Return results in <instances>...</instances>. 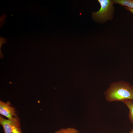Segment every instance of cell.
Wrapping results in <instances>:
<instances>
[{"label": "cell", "mask_w": 133, "mask_h": 133, "mask_svg": "<svg viewBox=\"0 0 133 133\" xmlns=\"http://www.w3.org/2000/svg\"><path fill=\"white\" fill-rule=\"evenodd\" d=\"M9 102H4L0 101V114L6 117L8 119H11L14 117H17L16 113L15 108L10 106Z\"/></svg>", "instance_id": "cell-4"}, {"label": "cell", "mask_w": 133, "mask_h": 133, "mask_svg": "<svg viewBox=\"0 0 133 133\" xmlns=\"http://www.w3.org/2000/svg\"><path fill=\"white\" fill-rule=\"evenodd\" d=\"M12 133H22L20 127L14 128L12 131Z\"/></svg>", "instance_id": "cell-8"}, {"label": "cell", "mask_w": 133, "mask_h": 133, "mask_svg": "<svg viewBox=\"0 0 133 133\" xmlns=\"http://www.w3.org/2000/svg\"><path fill=\"white\" fill-rule=\"evenodd\" d=\"M122 102L126 105L129 109L128 116L133 128V100H126Z\"/></svg>", "instance_id": "cell-5"}, {"label": "cell", "mask_w": 133, "mask_h": 133, "mask_svg": "<svg viewBox=\"0 0 133 133\" xmlns=\"http://www.w3.org/2000/svg\"><path fill=\"white\" fill-rule=\"evenodd\" d=\"M127 133H133V128L129 132Z\"/></svg>", "instance_id": "cell-10"}, {"label": "cell", "mask_w": 133, "mask_h": 133, "mask_svg": "<svg viewBox=\"0 0 133 133\" xmlns=\"http://www.w3.org/2000/svg\"><path fill=\"white\" fill-rule=\"evenodd\" d=\"M79 131L74 128H62L55 133H79Z\"/></svg>", "instance_id": "cell-7"}, {"label": "cell", "mask_w": 133, "mask_h": 133, "mask_svg": "<svg viewBox=\"0 0 133 133\" xmlns=\"http://www.w3.org/2000/svg\"><path fill=\"white\" fill-rule=\"evenodd\" d=\"M101 7L98 11L92 12L93 17L96 20L104 21L110 19L112 17V13L114 10L112 0H98Z\"/></svg>", "instance_id": "cell-2"}, {"label": "cell", "mask_w": 133, "mask_h": 133, "mask_svg": "<svg viewBox=\"0 0 133 133\" xmlns=\"http://www.w3.org/2000/svg\"><path fill=\"white\" fill-rule=\"evenodd\" d=\"M19 121L17 117L7 119L0 116V124L3 128L4 133H12L14 128L20 127Z\"/></svg>", "instance_id": "cell-3"}, {"label": "cell", "mask_w": 133, "mask_h": 133, "mask_svg": "<svg viewBox=\"0 0 133 133\" xmlns=\"http://www.w3.org/2000/svg\"><path fill=\"white\" fill-rule=\"evenodd\" d=\"M114 3H117L123 6L133 9V0H114Z\"/></svg>", "instance_id": "cell-6"}, {"label": "cell", "mask_w": 133, "mask_h": 133, "mask_svg": "<svg viewBox=\"0 0 133 133\" xmlns=\"http://www.w3.org/2000/svg\"><path fill=\"white\" fill-rule=\"evenodd\" d=\"M125 8L130 12L133 14V9L130 8L126 7H125Z\"/></svg>", "instance_id": "cell-9"}, {"label": "cell", "mask_w": 133, "mask_h": 133, "mask_svg": "<svg viewBox=\"0 0 133 133\" xmlns=\"http://www.w3.org/2000/svg\"><path fill=\"white\" fill-rule=\"evenodd\" d=\"M104 94L106 100L109 102L133 100V86L124 81L114 82L104 92Z\"/></svg>", "instance_id": "cell-1"}]
</instances>
